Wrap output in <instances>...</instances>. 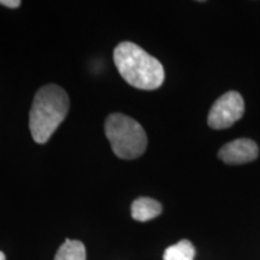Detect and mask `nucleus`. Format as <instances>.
I'll return each mask as SVG.
<instances>
[{
	"label": "nucleus",
	"instance_id": "1",
	"mask_svg": "<svg viewBox=\"0 0 260 260\" xmlns=\"http://www.w3.org/2000/svg\"><path fill=\"white\" fill-rule=\"evenodd\" d=\"M113 59L119 75L135 88L153 90L164 82L165 73L160 61L134 42L117 45Z\"/></svg>",
	"mask_w": 260,
	"mask_h": 260
},
{
	"label": "nucleus",
	"instance_id": "2",
	"mask_svg": "<svg viewBox=\"0 0 260 260\" xmlns=\"http://www.w3.org/2000/svg\"><path fill=\"white\" fill-rule=\"evenodd\" d=\"M69 96L57 84H46L34 96L29 129L37 144H46L69 111Z\"/></svg>",
	"mask_w": 260,
	"mask_h": 260
},
{
	"label": "nucleus",
	"instance_id": "3",
	"mask_svg": "<svg viewBox=\"0 0 260 260\" xmlns=\"http://www.w3.org/2000/svg\"><path fill=\"white\" fill-rule=\"evenodd\" d=\"M105 135L113 153L121 159H136L145 153L147 147V135L141 124L122 113L107 117Z\"/></svg>",
	"mask_w": 260,
	"mask_h": 260
},
{
	"label": "nucleus",
	"instance_id": "4",
	"mask_svg": "<svg viewBox=\"0 0 260 260\" xmlns=\"http://www.w3.org/2000/svg\"><path fill=\"white\" fill-rule=\"evenodd\" d=\"M245 112V103L241 94L230 90L223 94L211 107L207 123L212 129L220 130L232 126Z\"/></svg>",
	"mask_w": 260,
	"mask_h": 260
},
{
	"label": "nucleus",
	"instance_id": "5",
	"mask_svg": "<svg viewBox=\"0 0 260 260\" xmlns=\"http://www.w3.org/2000/svg\"><path fill=\"white\" fill-rule=\"evenodd\" d=\"M258 146L251 139H236L219 149L218 157L225 164H245L258 157Z\"/></svg>",
	"mask_w": 260,
	"mask_h": 260
},
{
	"label": "nucleus",
	"instance_id": "6",
	"mask_svg": "<svg viewBox=\"0 0 260 260\" xmlns=\"http://www.w3.org/2000/svg\"><path fill=\"white\" fill-rule=\"evenodd\" d=\"M160 203L151 198H138L132 204V217L138 222H148L161 213Z\"/></svg>",
	"mask_w": 260,
	"mask_h": 260
},
{
	"label": "nucleus",
	"instance_id": "7",
	"mask_svg": "<svg viewBox=\"0 0 260 260\" xmlns=\"http://www.w3.org/2000/svg\"><path fill=\"white\" fill-rule=\"evenodd\" d=\"M54 260H86V247L77 240L67 239L58 249Z\"/></svg>",
	"mask_w": 260,
	"mask_h": 260
},
{
	"label": "nucleus",
	"instance_id": "8",
	"mask_svg": "<svg viewBox=\"0 0 260 260\" xmlns=\"http://www.w3.org/2000/svg\"><path fill=\"white\" fill-rule=\"evenodd\" d=\"M195 248L189 240H181L165 249L164 260H194Z\"/></svg>",
	"mask_w": 260,
	"mask_h": 260
},
{
	"label": "nucleus",
	"instance_id": "9",
	"mask_svg": "<svg viewBox=\"0 0 260 260\" xmlns=\"http://www.w3.org/2000/svg\"><path fill=\"white\" fill-rule=\"evenodd\" d=\"M0 5H4L6 8L10 9H16L19 8L21 2H19V0H0Z\"/></svg>",
	"mask_w": 260,
	"mask_h": 260
},
{
	"label": "nucleus",
	"instance_id": "10",
	"mask_svg": "<svg viewBox=\"0 0 260 260\" xmlns=\"http://www.w3.org/2000/svg\"><path fill=\"white\" fill-rule=\"evenodd\" d=\"M0 260H6L5 258V254L3 252H0Z\"/></svg>",
	"mask_w": 260,
	"mask_h": 260
}]
</instances>
